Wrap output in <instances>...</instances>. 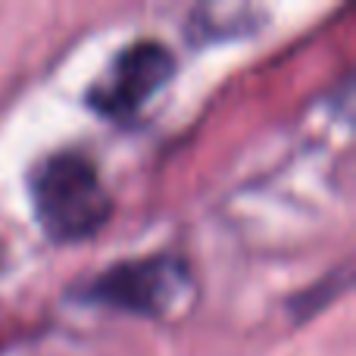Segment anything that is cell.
<instances>
[{"instance_id":"obj_3","label":"cell","mask_w":356,"mask_h":356,"mask_svg":"<svg viewBox=\"0 0 356 356\" xmlns=\"http://www.w3.org/2000/svg\"><path fill=\"white\" fill-rule=\"evenodd\" d=\"M175 72V56L166 44L138 41L125 47L97 81L88 88V104L100 116L129 122L156 94L166 88Z\"/></svg>"},{"instance_id":"obj_1","label":"cell","mask_w":356,"mask_h":356,"mask_svg":"<svg viewBox=\"0 0 356 356\" xmlns=\"http://www.w3.org/2000/svg\"><path fill=\"white\" fill-rule=\"evenodd\" d=\"M31 200L44 234L60 244L94 238L113 216V197L85 154H54L31 175Z\"/></svg>"},{"instance_id":"obj_2","label":"cell","mask_w":356,"mask_h":356,"mask_svg":"<svg viewBox=\"0 0 356 356\" xmlns=\"http://www.w3.org/2000/svg\"><path fill=\"white\" fill-rule=\"evenodd\" d=\"M191 269L178 253H154L141 259H125L100 272L79 288L81 303L110 307L122 313L160 319L181 307L191 294Z\"/></svg>"}]
</instances>
